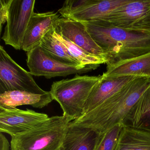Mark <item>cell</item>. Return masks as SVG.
<instances>
[{
	"label": "cell",
	"mask_w": 150,
	"mask_h": 150,
	"mask_svg": "<svg viewBox=\"0 0 150 150\" xmlns=\"http://www.w3.org/2000/svg\"><path fill=\"white\" fill-rule=\"evenodd\" d=\"M54 27L57 34L89 54L104 59L108 63L107 54L94 41L82 23L60 16L55 23Z\"/></svg>",
	"instance_id": "obj_11"
},
{
	"label": "cell",
	"mask_w": 150,
	"mask_h": 150,
	"mask_svg": "<svg viewBox=\"0 0 150 150\" xmlns=\"http://www.w3.org/2000/svg\"><path fill=\"white\" fill-rule=\"evenodd\" d=\"M81 22L107 54V64L150 52V30L122 28L102 20Z\"/></svg>",
	"instance_id": "obj_1"
},
{
	"label": "cell",
	"mask_w": 150,
	"mask_h": 150,
	"mask_svg": "<svg viewBox=\"0 0 150 150\" xmlns=\"http://www.w3.org/2000/svg\"><path fill=\"white\" fill-rule=\"evenodd\" d=\"M122 128L117 125L100 136L95 150H115Z\"/></svg>",
	"instance_id": "obj_21"
},
{
	"label": "cell",
	"mask_w": 150,
	"mask_h": 150,
	"mask_svg": "<svg viewBox=\"0 0 150 150\" xmlns=\"http://www.w3.org/2000/svg\"><path fill=\"white\" fill-rule=\"evenodd\" d=\"M27 66L31 75L44 76L46 79L82 74L99 67L89 65L82 67L62 63L48 54L39 44L27 52Z\"/></svg>",
	"instance_id": "obj_5"
},
{
	"label": "cell",
	"mask_w": 150,
	"mask_h": 150,
	"mask_svg": "<svg viewBox=\"0 0 150 150\" xmlns=\"http://www.w3.org/2000/svg\"><path fill=\"white\" fill-rule=\"evenodd\" d=\"M55 34L57 38L65 46L70 56L81 66L89 65L100 66L102 64H107V62L104 59L89 54L65 38L57 34L56 31Z\"/></svg>",
	"instance_id": "obj_20"
},
{
	"label": "cell",
	"mask_w": 150,
	"mask_h": 150,
	"mask_svg": "<svg viewBox=\"0 0 150 150\" xmlns=\"http://www.w3.org/2000/svg\"><path fill=\"white\" fill-rule=\"evenodd\" d=\"M13 0H1L0 1V26L1 32L2 26L7 22L9 13V8Z\"/></svg>",
	"instance_id": "obj_22"
},
{
	"label": "cell",
	"mask_w": 150,
	"mask_h": 150,
	"mask_svg": "<svg viewBox=\"0 0 150 150\" xmlns=\"http://www.w3.org/2000/svg\"><path fill=\"white\" fill-rule=\"evenodd\" d=\"M21 90L37 94H45L37 84L30 72L20 66L0 46V94L8 91Z\"/></svg>",
	"instance_id": "obj_6"
},
{
	"label": "cell",
	"mask_w": 150,
	"mask_h": 150,
	"mask_svg": "<svg viewBox=\"0 0 150 150\" xmlns=\"http://www.w3.org/2000/svg\"><path fill=\"white\" fill-rule=\"evenodd\" d=\"M100 137L91 128L70 122L59 150H95Z\"/></svg>",
	"instance_id": "obj_13"
},
{
	"label": "cell",
	"mask_w": 150,
	"mask_h": 150,
	"mask_svg": "<svg viewBox=\"0 0 150 150\" xmlns=\"http://www.w3.org/2000/svg\"><path fill=\"white\" fill-rule=\"evenodd\" d=\"M49 118L47 114L32 110L0 106V132L14 137L40 126Z\"/></svg>",
	"instance_id": "obj_10"
},
{
	"label": "cell",
	"mask_w": 150,
	"mask_h": 150,
	"mask_svg": "<svg viewBox=\"0 0 150 150\" xmlns=\"http://www.w3.org/2000/svg\"><path fill=\"white\" fill-rule=\"evenodd\" d=\"M115 150H150V132L122 125Z\"/></svg>",
	"instance_id": "obj_18"
},
{
	"label": "cell",
	"mask_w": 150,
	"mask_h": 150,
	"mask_svg": "<svg viewBox=\"0 0 150 150\" xmlns=\"http://www.w3.org/2000/svg\"><path fill=\"white\" fill-rule=\"evenodd\" d=\"M55 32L53 26L52 28L43 38L39 44L41 47L48 54L58 61L68 64L82 67L70 56L65 46L55 35Z\"/></svg>",
	"instance_id": "obj_19"
},
{
	"label": "cell",
	"mask_w": 150,
	"mask_h": 150,
	"mask_svg": "<svg viewBox=\"0 0 150 150\" xmlns=\"http://www.w3.org/2000/svg\"><path fill=\"white\" fill-rule=\"evenodd\" d=\"M137 77L106 78L102 74L100 81L93 89L86 102L83 115L100 105Z\"/></svg>",
	"instance_id": "obj_15"
},
{
	"label": "cell",
	"mask_w": 150,
	"mask_h": 150,
	"mask_svg": "<svg viewBox=\"0 0 150 150\" xmlns=\"http://www.w3.org/2000/svg\"><path fill=\"white\" fill-rule=\"evenodd\" d=\"M150 86V78L137 77L100 105L72 122L91 128L101 136L117 125L122 124Z\"/></svg>",
	"instance_id": "obj_2"
},
{
	"label": "cell",
	"mask_w": 150,
	"mask_h": 150,
	"mask_svg": "<svg viewBox=\"0 0 150 150\" xmlns=\"http://www.w3.org/2000/svg\"></svg>",
	"instance_id": "obj_24"
},
{
	"label": "cell",
	"mask_w": 150,
	"mask_h": 150,
	"mask_svg": "<svg viewBox=\"0 0 150 150\" xmlns=\"http://www.w3.org/2000/svg\"><path fill=\"white\" fill-rule=\"evenodd\" d=\"M53 100L50 91L45 94H37L21 90L8 91L0 94V106L16 108L22 105H30L42 108Z\"/></svg>",
	"instance_id": "obj_16"
},
{
	"label": "cell",
	"mask_w": 150,
	"mask_h": 150,
	"mask_svg": "<svg viewBox=\"0 0 150 150\" xmlns=\"http://www.w3.org/2000/svg\"><path fill=\"white\" fill-rule=\"evenodd\" d=\"M70 122L63 115L49 117L40 126L12 137L11 150H59Z\"/></svg>",
	"instance_id": "obj_4"
},
{
	"label": "cell",
	"mask_w": 150,
	"mask_h": 150,
	"mask_svg": "<svg viewBox=\"0 0 150 150\" xmlns=\"http://www.w3.org/2000/svg\"><path fill=\"white\" fill-rule=\"evenodd\" d=\"M106 78L134 76L150 78V52L107 64Z\"/></svg>",
	"instance_id": "obj_14"
},
{
	"label": "cell",
	"mask_w": 150,
	"mask_h": 150,
	"mask_svg": "<svg viewBox=\"0 0 150 150\" xmlns=\"http://www.w3.org/2000/svg\"><path fill=\"white\" fill-rule=\"evenodd\" d=\"M122 124L150 132V86L141 95Z\"/></svg>",
	"instance_id": "obj_17"
},
{
	"label": "cell",
	"mask_w": 150,
	"mask_h": 150,
	"mask_svg": "<svg viewBox=\"0 0 150 150\" xmlns=\"http://www.w3.org/2000/svg\"><path fill=\"white\" fill-rule=\"evenodd\" d=\"M10 144L6 136L0 132V150H9Z\"/></svg>",
	"instance_id": "obj_23"
},
{
	"label": "cell",
	"mask_w": 150,
	"mask_h": 150,
	"mask_svg": "<svg viewBox=\"0 0 150 150\" xmlns=\"http://www.w3.org/2000/svg\"><path fill=\"white\" fill-rule=\"evenodd\" d=\"M129 0H67L58 12L61 16L79 22L102 20Z\"/></svg>",
	"instance_id": "obj_7"
},
{
	"label": "cell",
	"mask_w": 150,
	"mask_h": 150,
	"mask_svg": "<svg viewBox=\"0 0 150 150\" xmlns=\"http://www.w3.org/2000/svg\"><path fill=\"white\" fill-rule=\"evenodd\" d=\"M102 21L122 28L150 30V0H129Z\"/></svg>",
	"instance_id": "obj_9"
},
{
	"label": "cell",
	"mask_w": 150,
	"mask_h": 150,
	"mask_svg": "<svg viewBox=\"0 0 150 150\" xmlns=\"http://www.w3.org/2000/svg\"><path fill=\"white\" fill-rule=\"evenodd\" d=\"M102 78V75L76 74L72 79L53 82L50 92L53 100L60 105L63 115L71 122L81 116L88 98Z\"/></svg>",
	"instance_id": "obj_3"
},
{
	"label": "cell",
	"mask_w": 150,
	"mask_h": 150,
	"mask_svg": "<svg viewBox=\"0 0 150 150\" xmlns=\"http://www.w3.org/2000/svg\"><path fill=\"white\" fill-rule=\"evenodd\" d=\"M59 15L54 11L34 13L23 38L22 50L28 52L40 44L43 38L52 28Z\"/></svg>",
	"instance_id": "obj_12"
},
{
	"label": "cell",
	"mask_w": 150,
	"mask_h": 150,
	"mask_svg": "<svg viewBox=\"0 0 150 150\" xmlns=\"http://www.w3.org/2000/svg\"><path fill=\"white\" fill-rule=\"evenodd\" d=\"M35 0H13L2 38L5 44L22 50L26 30L34 13Z\"/></svg>",
	"instance_id": "obj_8"
}]
</instances>
